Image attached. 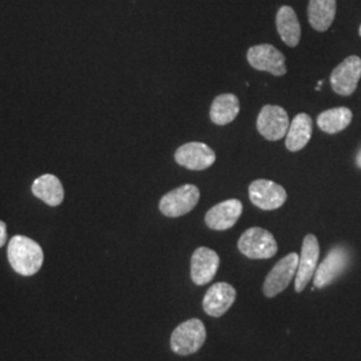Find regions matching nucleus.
Returning a JSON list of instances; mask_svg holds the SVG:
<instances>
[{
  "label": "nucleus",
  "instance_id": "nucleus-14",
  "mask_svg": "<svg viewBox=\"0 0 361 361\" xmlns=\"http://www.w3.org/2000/svg\"><path fill=\"white\" fill-rule=\"evenodd\" d=\"M243 202L238 200H228L212 207L205 216L207 228L212 231H228L235 225L243 214Z\"/></svg>",
  "mask_w": 361,
  "mask_h": 361
},
{
  "label": "nucleus",
  "instance_id": "nucleus-9",
  "mask_svg": "<svg viewBox=\"0 0 361 361\" xmlns=\"http://www.w3.org/2000/svg\"><path fill=\"white\" fill-rule=\"evenodd\" d=\"M249 197L255 207L261 210H276L283 207L288 194L284 188L269 180H257L249 186Z\"/></svg>",
  "mask_w": 361,
  "mask_h": 361
},
{
  "label": "nucleus",
  "instance_id": "nucleus-10",
  "mask_svg": "<svg viewBox=\"0 0 361 361\" xmlns=\"http://www.w3.org/2000/svg\"><path fill=\"white\" fill-rule=\"evenodd\" d=\"M247 62L258 71H267L276 77L286 74L284 54L271 44L250 47L247 51Z\"/></svg>",
  "mask_w": 361,
  "mask_h": 361
},
{
  "label": "nucleus",
  "instance_id": "nucleus-17",
  "mask_svg": "<svg viewBox=\"0 0 361 361\" xmlns=\"http://www.w3.org/2000/svg\"><path fill=\"white\" fill-rule=\"evenodd\" d=\"M32 194L50 207H58L63 202L65 190L58 177L44 174L34 180Z\"/></svg>",
  "mask_w": 361,
  "mask_h": 361
},
{
  "label": "nucleus",
  "instance_id": "nucleus-8",
  "mask_svg": "<svg viewBox=\"0 0 361 361\" xmlns=\"http://www.w3.org/2000/svg\"><path fill=\"white\" fill-rule=\"evenodd\" d=\"M349 252L344 246H335L329 250L323 262L317 267L313 283L316 288H325L337 280L348 267Z\"/></svg>",
  "mask_w": 361,
  "mask_h": 361
},
{
  "label": "nucleus",
  "instance_id": "nucleus-15",
  "mask_svg": "<svg viewBox=\"0 0 361 361\" xmlns=\"http://www.w3.org/2000/svg\"><path fill=\"white\" fill-rule=\"evenodd\" d=\"M235 289L232 285L226 283H217L209 288L207 295L204 297V310L212 317H221L225 314L233 302L235 301Z\"/></svg>",
  "mask_w": 361,
  "mask_h": 361
},
{
  "label": "nucleus",
  "instance_id": "nucleus-21",
  "mask_svg": "<svg viewBox=\"0 0 361 361\" xmlns=\"http://www.w3.org/2000/svg\"><path fill=\"white\" fill-rule=\"evenodd\" d=\"M352 121V111L347 107H335L323 111L317 118V126L326 134H336L347 129Z\"/></svg>",
  "mask_w": 361,
  "mask_h": 361
},
{
  "label": "nucleus",
  "instance_id": "nucleus-5",
  "mask_svg": "<svg viewBox=\"0 0 361 361\" xmlns=\"http://www.w3.org/2000/svg\"><path fill=\"white\" fill-rule=\"evenodd\" d=\"M300 256L297 253H289L281 258L269 271L264 283V295L267 297H276L284 292L290 281L296 277Z\"/></svg>",
  "mask_w": 361,
  "mask_h": 361
},
{
  "label": "nucleus",
  "instance_id": "nucleus-23",
  "mask_svg": "<svg viewBox=\"0 0 361 361\" xmlns=\"http://www.w3.org/2000/svg\"><path fill=\"white\" fill-rule=\"evenodd\" d=\"M356 164H357V166L361 169V149L360 152L357 153V157H356Z\"/></svg>",
  "mask_w": 361,
  "mask_h": 361
},
{
  "label": "nucleus",
  "instance_id": "nucleus-7",
  "mask_svg": "<svg viewBox=\"0 0 361 361\" xmlns=\"http://www.w3.org/2000/svg\"><path fill=\"white\" fill-rule=\"evenodd\" d=\"M289 116L281 106L267 104L258 114L257 129L268 141H280L289 129Z\"/></svg>",
  "mask_w": 361,
  "mask_h": 361
},
{
  "label": "nucleus",
  "instance_id": "nucleus-11",
  "mask_svg": "<svg viewBox=\"0 0 361 361\" xmlns=\"http://www.w3.org/2000/svg\"><path fill=\"white\" fill-rule=\"evenodd\" d=\"M361 78V59L348 56L331 74V86L338 95L348 97L356 90Z\"/></svg>",
  "mask_w": 361,
  "mask_h": 361
},
{
  "label": "nucleus",
  "instance_id": "nucleus-22",
  "mask_svg": "<svg viewBox=\"0 0 361 361\" xmlns=\"http://www.w3.org/2000/svg\"><path fill=\"white\" fill-rule=\"evenodd\" d=\"M7 241V226L3 221H0V247Z\"/></svg>",
  "mask_w": 361,
  "mask_h": 361
},
{
  "label": "nucleus",
  "instance_id": "nucleus-3",
  "mask_svg": "<svg viewBox=\"0 0 361 361\" xmlns=\"http://www.w3.org/2000/svg\"><path fill=\"white\" fill-rule=\"evenodd\" d=\"M238 249L246 257L265 259L277 253L279 245L271 232L262 228H250L240 237Z\"/></svg>",
  "mask_w": 361,
  "mask_h": 361
},
{
  "label": "nucleus",
  "instance_id": "nucleus-6",
  "mask_svg": "<svg viewBox=\"0 0 361 361\" xmlns=\"http://www.w3.org/2000/svg\"><path fill=\"white\" fill-rule=\"evenodd\" d=\"M319 257H320V245L316 235L308 234L304 238L301 256L298 259L296 277H295V289L297 293H301L308 284L312 277H314L316 269L319 267Z\"/></svg>",
  "mask_w": 361,
  "mask_h": 361
},
{
  "label": "nucleus",
  "instance_id": "nucleus-13",
  "mask_svg": "<svg viewBox=\"0 0 361 361\" xmlns=\"http://www.w3.org/2000/svg\"><path fill=\"white\" fill-rule=\"evenodd\" d=\"M219 255L209 247H198L192 256L190 276L195 285L209 284L219 271Z\"/></svg>",
  "mask_w": 361,
  "mask_h": 361
},
{
  "label": "nucleus",
  "instance_id": "nucleus-19",
  "mask_svg": "<svg viewBox=\"0 0 361 361\" xmlns=\"http://www.w3.org/2000/svg\"><path fill=\"white\" fill-rule=\"evenodd\" d=\"M240 113V102L234 94L219 95L210 107V119L213 123L224 126L233 122Z\"/></svg>",
  "mask_w": 361,
  "mask_h": 361
},
{
  "label": "nucleus",
  "instance_id": "nucleus-2",
  "mask_svg": "<svg viewBox=\"0 0 361 361\" xmlns=\"http://www.w3.org/2000/svg\"><path fill=\"white\" fill-rule=\"evenodd\" d=\"M207 329L205 325L198 319H190L180 324L170 338L173 352L180 356H188L200 350L205 344Z\"/></svg>",
  "mask_w": 361,
  "mask_h": 361
},
{
  "label": "nucleus",
  "instance_id": "nucleus-1",
  "mask_svg": "<svg viewBox=\"0 0 361 361\" xmlns=\"http://www.w3.org/2000/svg\"><path fill=\"white\" fill-rule=\"evenodd\" d=\"M7 256L13 271L20 276H34L43 265V250L26 235H15L10 240Z\"/></svg>",
  "mask_w": 361,
  "mask_h": 361
},
{
  "label": "nucleus",
  "instance_id": "nucleus-12",
  "mask_svg": "<svg viewBox=\"0 0 361 361\" xmlns=\"http://www.w3.org/2000/svg\"><path fill=\"white\" fill-rule=\"evenodd\" d=\"M176 162L189 170H205L216 162V153L202 142H189L177 149Z\"/></svg>",
  "mask_w": 361,
  "mask_h": 361
},
{
  "label": "nucleus",
  "instance_id": "nucleus-20",
  "mask_svg": "<svg viewBox=\"0 0 361 361\" xmlns=\"http://www.w3.org/2000/svg\"><path fill=\"white\" fill-rule=\"evenodd\" d=\"M335 16L336 0H310L308 20L316 31H326L332 26Z\"/></svg>",
  "mask_w": 361,
  "mask_h": 361
},
{
  "label": "nucleus",
  "instance_id": "nucleus-16",
  "mask_svg": "<svg viewBox=\"0 0 361 361\" xmlns=\"http://www.w3.org/2000/svg\"><path fill=\"white\" fill-rule=\"evenodd\" d=\"M312 133H313L312 118L305 113L297 114L290 122L288 133L285 135L286 149L290 152H300L310 142Z\"/></svg>",
  "mask_w": 361,
  "mask_h": 361
},
{
  "label": "nucleus",
  "instance_id": "nucleus-24",
  "mask_svg": "<svg viewBox=\"0 0 361 361\" xmlns=\"http://www.w3.org/2000/svg\"><path fill=\"white\" fill-rule=\"evenodd\" d=\"M360 35H361V26H360Z\"/></svg>",
  "mask_w": 361,
  "mask_h": 361
},
{
  "label": "nucleus",
  "instance_id": "nucleus-4",
  "mask_svg": "<svg viewBox=\"0 0 361 361\" xmlns=\"http://www.w3.org/2000/svg\"><path fill=\"white\" fill-rule=\"evenodd\" d=\"M200 201V190L194 185H182L165 194L159 201V210L164 216L177 219L193 210Z\"/></svg>",
  "mask_w": 361,
  "mask_h": 361
},
{
  "label": "nucleus",
  "instance_id": "nucleus-18",
  "mask_svg": "<svg viewBox=\"0 0 361 361\" xmlns=\"http://www.w3.org/2000/svg\"><path fill=\"white\" fill-rule=\"evenodd\" d=\"M276 26L285 44L289 47H296L301 39V26L292 7L283 6L279 10L276 18Z\"/></svg>",
  "mask_w": 361,
  "mask_h": 361
}]
</instances>
